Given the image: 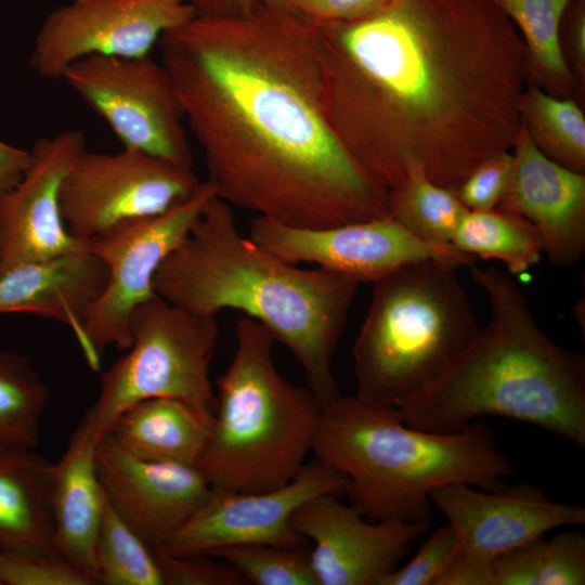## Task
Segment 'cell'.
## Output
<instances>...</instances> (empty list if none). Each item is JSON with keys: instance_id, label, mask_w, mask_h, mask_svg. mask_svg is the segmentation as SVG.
<instances>
[{"instance_id": "obj_1", "label": "cell", "mask_w": 585, "mask_h": 585, "mask_svg": "<svg viewBox=\"0 0 585 585\" xmlns=\"http://www.w3.org/2000/svg\"><path fill=\"white\" fill-rule=\"evenodd\" d=\"M321 28L323 103L338 141L387 194L419 166L456 193L514 145L526 48L486 0H390Z\"/></svg>"}, {"instance_id": "obj_2", "label": "cell", "mask_w": 585, "mask_h": 585, "mask_svg": "<svg viewBox=\"0 0 585 585\" xmlns=\"http://www.w3.org/2000/svg\"><path fill=\"white\" fill-rule=\"evenodd\" d=\"M157 46L217 197L301 229L389 216L388 194L328 122L320 27L257 2L245 15H195Z\"/></svg>"}, {"instance_id": "obj_3", "label": "cell", "mask_w": 585, "mask_h": 585, "mask_svg": "<svg viewBox=\"0 0 585 585\" xmlns=\"http://www.w3.org/2000/svg\"><path fill=\"white\" fill-rule=\"evenodd\" d=\"M359 284L264 250L240 234L232 207L217 196L154 277L159 297L188 311L216 316L232 309L263 324L323 406L340 395L332 362Z\"/></svg>"}, {"instance_id": "obj_4", "label": "cell", "mask_w": 585, "mask_h": 585, "mask_svg": "<svg viewBox=\"0 0 585 585\" xmlns=\"http://www.w3.org/2000/svg\"><path fill=\"white\" fill-rule=\"evenodd\" d=\"M467 268L489 298L490 322L438 382L395 406L400 417L442 433L498 416L585 447V356L542 330L510 276Z\"/></svg>"}, {"instance_id": "obj_5", "label": "cell", "mask_w": 585, "mask_h": 585, "mask_svg": "<svg viewBox=\"0 0 585 585\" xmlns=\"http://www.w3.org/2000/svg\"><path fill=\"white\" fill-rule=\"evenodd\" d=\"M312 452L347 478L350 504L370 521H430L434 489L465 482L496 490L514 473L482 422L431 432L404 422L393 405L356 395L340 394L323 406Z\"/></svg>"}, {"instance_id": "obj_6", "label": "cell", "mask_w": 585, "mask_h": 585, "mask_svg": "<svg viewBox=\"0 0 585 585\" xmlns=\"http://www.w3.org/2000/svg\"><path fill=\"white\" fill-rule=\"evenodd\" d=\"M236 347L218 377L217 413L197 463L211 487L264 492L280 487L304 466L323 404L312 390L289 382L273 361V334L242 316Z\"/></svg>"}, {"instance_id": "obj_7", "label": "cell", "mask_w": 585, "mask_h": 585, "mask_svg": "<svg viewBox=\"0 0 585 585\" xmlns=\"http://www.w3.org/2000/svg\"><path fill=\"white\" fill-rule=\"evenodd\" d=\"M457 266L427 260L373 282L352 346L355 395L399 406L438 382L481 328Z\"/></svg>"}, {"instance_id": "obj_8", "label": "cell", "mask_w": 585, "mask_h": 585, "mask_svg": "<svg viewBox=\"0 0 585 585\" xmlns=\"http://www.w3.org/2000/svg\"><path fill=\"white\" fill-rule=\"evenodd\" d=\"M128 352L100 378L96 401L86 411L101 438L126 408L145 399L172 398L213 415L210 362L219 337L216 316L198 314L156 295L130 323Z\"/></svg>"}, {"instance_id": "obj_9", "label": "cell", "mask_w": 585, "mask_h": 585, "mask_svg": "<svg viewBox=\"0 0 585 585\" xmlns=\"http://www.w3.org/2000/svg\"><path fill=\"white\" fill-rule=\"evenodd\" d=\"M430 503L446 518L455 555L435 585H489L493 560L547 532L585 523V508L556 502L531 483L482 490L465 482L441 485Z\"/></svg>"}, {"instance_id": "obj_10", "label": "cell", "mask_w": 585, "mask_h": 585, "mask_svg": "<svg viewBox=\"0 0 585 585\" xmlns=\"http://www.w3.org/2000/svg\"><path fill=\"white\" fill-rule=\"evenodd\" d=\"M216 196L209 181L169 210L120 223L86 242L108 271L106 286L89 309L83 333L92 353L132 342L130 323L135 309L155 297L154 277L166 258L181 244L207 202Z\"/></svg>"}, {"instance_id": "obj_11", "label": "cell", "mask_w": 585, "mask_h": 585, "mask_svg": "<svg viewBox=\"0 0 585 585\" xmlns=\"http://www.w3.org/2000/svg\"><path fill=\"white\" fill-rule=\"evenodd\" d=\"M62 79L106 122L123 148L193 169L183 115L159 61L151 55H93L69 66Z\"/></svg>"}, {"instance_id": "obj_12", "label": "cell", "mask_w": 585, "mask_h": 585, "mask_svg": "<svg viewBox=\"0 0 585 585\" xmlns=\"http://www.w3.org/2000/svg\"><path fill=\"white\" fill-rule=\"evenodd\" d=\"M199 182L193 169L143 152L84 150L62 181L61 212L68 233L86 243L120 223L169 210Z\"/></svg>"}, {"instance_id": "obj_13", "label": "cell", "mask_w": 585, "mask_h": 585, "mask_svg": "<svg viewBox=\"0 0 585 585\" xmlns=\"http://www.w3.org/2000/svg\"><path fill=\"white\" fill-rule=\"evenodd\" d=\"M194 16L190 0H70L41 23L30 65L42 78L62 79L84 57L147 56L167 31Z\"/></svg>"}, {"instance_id": "obj_14", "label": "cell", "mask_w": 585, "mask_h": 585, "mask_svg": "<svg viewBox=\"0 0 585 585\" xmlns=\"http://www.w3.org/2000/svg\"><path fill=\"white\" fill-rule=\"evenodd\" d=\"M248 237L286 262L314 263L360 283H373L419 261L435 260L457 268L476 262L452 244L420 239L390 216L326 229L292 227L257 216Z\"/></svg>"}, {"instance_id": "obj_15", "label": "cell", "mask_w": 585, "mask_h": 585, "mask_svg": "<svg viewBox=\"0 0 585 585\" xmlns=\"http://www.w3.org/2000/svg\"><path fill=\"white\" fill-rule=\"evenodd\" d=\"M346 485V477L314 459L288 483L270 491L212 487L204 505L156 549L194 556L236 545L304 546V537L290 523L294 512L316 495L344 492Z\"/></svg>"}, {"instance_id": "obj_16", "label": "cell", "mask_w": 585, "mask_h": 585, "mask_svg": "<svg viewBox=\"0 0 585 585\" xmlns=\"http://www.w3.org/2000/svg\"><path fill=\"white\" fill-rule=\"evenodd\" d=\"M290 523L314 543L310 557L318 585H381L430 526V521H370L336 493L308 499Z\"/></svg>"}, {"instance_id": "obj_17", "label": "cell", "mask_w": 585, "mask_h": 585, "mask_svg": "<svg viewBox=\"0 0 585 585\" xmlns=\"http://www.w3.org/2000/svg\"><path fill=\"white\" fill-rule=\"evenodd\" d=\"M95 461L108 504L152 548L182 526L212 490L197 466L139 457L109 433L99 439Z\"/></svg>"}, {"instance_id": "obj_18", "label": "cell", "mask_w": 585, "mask_h": 585, "mask_svg": "<svg viewBox=\"0 0 585 585\" xmlns=\"http://www.w3.org/2000/svg\"><path fill=\"white\" fill-rule=\"evenodd\" d=\"M84 150L86 138L78 130H63L35 142L22 179L0 191V268L84 246L68 233L60 203L62 181Z\"/></svg>"}, {"instance_id": "obj_19", "label": "cell", "mask_w": 585, "mask_h": 585, "mask_svg": "<svg viewBox=\"0 0 585 585\" xmlns=\"http://www.w3.org/2000/svg\"><path fill=\"white\" fill-rule=\"evenodd\" d=\"M512 147L510 178L495 209L531 222L543 237L550 262L574 264L585 251L584 173L547 157L522 118Z\"/></svg>"}, {"instance_id": "obj_20", "label": "cell", "mask_w": 585, "mask_h": 585, "mask_svg": "<svg viewBox=\"0 0 585 585\" xmlns=\"http://www.w3.org/2000/svg\"><path fill=\"white\" fill-rule=\"evenodd\" d=\"M108 280L103 260L84 246L42 260L0 268V314L27 313L68 326L94 372L101 359L84 337L89 309L103 292Z\"/></svg>"}, {"instance_id": "obj_21", "label": "cell", "mask_w": 585, "mask_h": 585, "mask_svg": "<svg viewBox=\"0 0 585 585\" xmlns=\"http://www.w3.org/2000/svg\"><path fill=\"white\" fill-rule=\"evenodd\" d=\"M99 439L86 412L65 453L53 465L50 494L56 551L96 581V541L107 505L95 461Z\"/></svg>"}, {"instance_id": "obj_22", "label": "cell", "mask_w": 585, "mask_h": 585, "mask_svg": "<svg viewBox=\"0 0 585 585\" xmlns=\"http://www.w3.org/2000/svg\"><path fill=\"white\" fill-rule=\"evenodd\" d=\"M52 472L53 465L34 448L0 444V550L58 555Z\"/></svg>"}, {"instance_id": "obj_23", "label": "cell", "mask_w": 585, "mask_h": 585, "mask_svg": "<svg viewBox=\"0 0 585 585\" xmlns=\"http://www.w3.org/2000/svg\"><path fill=\"white\" fill-rule=\"evenodd\" d=\"M212 424L213 415L181 400L151 398L120 413L107 433L139 457L196 466Z\"/></svg>"}, {"instance_id": "obj_24", "label": "cell", "mask_w": 585, "mask_h": 585, "mask_svg": "<svg viewBox=\"0 0 585 585\" xmlns=\"http://www.w3.org/2000/svg\"><path fill=\"white\" fill-rule=\"evenodd\" d=\"M585 535L564 530L540 536L490 566L489 585H584Z\"/></svg>"}, {"instance_id": "obj_25", "label": "cell", "mask_w": 585, "mask_h": 585, "mask_svg": "<svg viewBox=\"0 0 585 585\" xmlns=\"http://www.w3.org/2000/svg\"><path fill=\"white\" fill-rule=\"evenodd\" d=\"M451 244L474 258L502 261L514 275L537 264L544 253L543 237L531 222L497 209L467 210Z\"/></svg>"}, {"instance_id": "obj_26", "label": "cell", "mask_w": 585, "mask_h": 585, "mask_svg": "<svg viewBox=\"0 0 585 585\" xmlns=\"http://www.w3.org/2000/svg\"><path fill=\"white\" fill-rule=\"evenodd\" d=\"M467 210L454 192L432 182L419 166L411 167L403 184L388 193L389 216L429 243L451 244Z\"/></svg>"}, {"instance_id": "obj_27", "label": "cell", "mask_w": 585, "mask_h": 585, "mask_svg": "<svg viewBox=\"0 0 585 585\" xmlns=\"http://www.w3.org/2000/svg\"><path fill=\"white\" fill-rule=\"evenodd\" d=\"M520 114L532 140L547 157L584 172L585 118L575 102L533 87L520 98Z\"/></svg>"}, {"instance_id": "obj_28", "label": "cell", "mask_w": 585, "mask_h": 585, "mask_svg": "<svg viewBox=\"0 0 585 585\" xmlns=\"http://www.w3.org/2000/svg\"><path fill=\"white\" fill-rule=\"evenodd\" d=\"M49 389L27 358L0 351V444L34 448Z\"/></svg>"}, {"instance_id": "obj_29", "label": "cell", "mask_w": 585, "mask_h": 585, "mask_svg": "<svg viewBox=\"0 0 585 585\" xmlns=\"http://www.w3.org/2000/svg\"><path fill=\"white\" fill-rule=\"evenodd\" d=\"M96 575L104 585H165L155 550L107 502L95 549Z\"/></svg>"}, {"instance_id": "obj_30", "label": "cell", "mask_w": 585, "mask_h": 585, "mask_svg": "<svg viewBox=\"0 0 585 585\" xmlns=\"http://www.w3.org/2000/svg\"><path fill=\"white\" fill-rule=\"evenodd\" d=\"M512 20L534 64L559 83L571 80L559 38L560 22L572 0H486Z\"/></svg>"}, {"instance_id": "obj_31", "label": "cell", "mask_w": 585, "mask_h": 585, "mask_svg": "<svg viewBox=\"0 0 585 585\" xmlns=\"http://www.w3.org/2000/svg\"><path fill=\"white\" fill-rule=\"evenodd\" d=\"M207 556L231 564L247 584L318 585L310 550L304 546L236 545L214 549Z\"/></svg>"}, {"instance_id": "obj_32", "label": "cell", "mask_w": 585, "mask_h": 585, "mask_svg": "<svg viewBox=\"0 0 585 585\" xmlns=\"http://www.w3.org/2000/svg\"><path fill=\"white\" fill-rule=\"evenodd\" d=\"M87 571L58 555L0 550V585H96Z\"/></svg>"}, {"instance_id": "obj_33", "label": "cell", "mask_w": 585, "mask_h": 585, "mask_svg": "<svg viewBox=\"0 0 585 585\" xmlns=\"http://www.w3.org/2000/svg\"><path fill=\"white\" fill-rule=\"evenodd\" d=\"M456 550V538L446 523L439 526L404 566H399L381 585H435Z\"/></svg>"}, {"instance_id": "obj_34", "label": "cell", "mask_w": 585, "mask_h": 585, "mask_svg": "<svg viewBox=\"0 0 585 585\" xmlns=\"http://www.w3.org/2000/svg\"><path fill=\"white\" fill-rule=\"evenodd\" d=\"M390 0H258L262 5L316 27L360 20Z\"/></svg>"}, {"instance_id": "obj_35", "label": "cell", "mask_w": 585, "mask_h": 585, "mask_svg": "<svg viewBox=\"0 0 585 585\" xmlns=\"http://www.w3.org/2000/svg\"><path fill=\"white\" fill-rule=\"evenodd\" d=\"M512 169V154L497 153L479 166L464 180L456 196L468 210H492L499 204Z\"/></svg>"}, {"instance_id": "obj_36", "label": "cell", "mask_w": 585, "mask_h": 585, "mask_svg": "<svg viewBox=\"0 0 585 585\" xmlns=\"http://www.w3.org/2000/svg\"><path fill=\"white\" fill-rule=\"evenodd\" d=\"M165 585H244L243 575L227 562L207 555L172 556L154 548Z\"/></svg>"}, {"instance_id": "obj_37", "label": "cell", "mask_w": 585, "mask_h": 585, "mask_svg": "<svg viewBox=\"0 0 585 585\" xmlns=\"http://www.w3.org/2000/svg\"><path fill=\"white\" fill-rule=\"evenodd\" d=\"M31 160L30 151L0 140V191L13 187L22 179Z\"/></svg>"}, {"instance_id": "obj_38", "label": "cell", "mask_w": 585, "mask_h": 585, "mask_svg": "<svg viewBox=\"0 0 585 585\" xmlns=\"http://www.w3.org/2000/svg\"><path fill=\"white\" fill-rule=\"evenodd\" d=\"M196 16L229 17L249 13L258 0H190Z\"/></svg>"}, {"instance_id": "obj_39", "label": "cell", "mask_w": 585, "mask_h": 585, "mask_svg": "<svg viewBox=\"0 0 585 585\" xmlns=\"http://www.w3.org/2000/svg\"><path fill=\"white\" fill-rule=\"evenodd\" d=\"M573 47L578 64L584 65L585 60V17L584 11L578 12L573 24Z\"/></svg>"}]
</instances>
